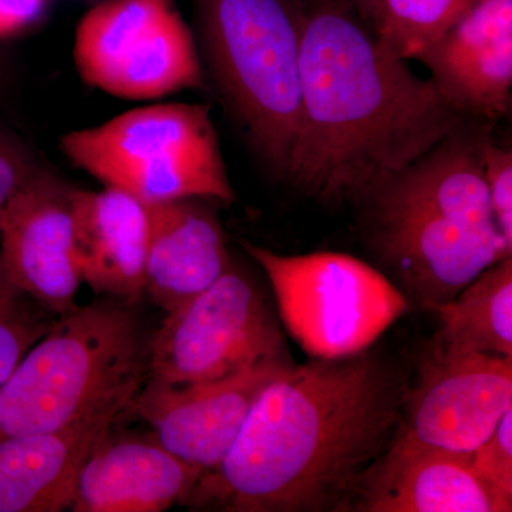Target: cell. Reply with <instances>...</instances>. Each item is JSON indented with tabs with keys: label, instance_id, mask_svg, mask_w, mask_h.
<instances>
[{
	"label": "cell",
	"instance_id": "6da1fadb",
	"mask_svg": "<svg viewBox=\"0 0 512 512\" xmlns=\"http://www.w3.org/2000/svg\"><path fill=\"white\" fill-rule=\"evenodd\" d=\"M402 386L370 350L288 365L255 400L237 439L183 505L228 512L345 511L383 453Z\"/></svg>",
	"mask_w": 512,
	"mask_h": 512
},
{
	"label": "cell",
	"instance_id": "7a4b0ae2",
	"mask_svg": "<svg viewBox=\"0 0 512 512\" xmlns=\"http://www.w3.org/2000/svg\"><path fill=\"white\" fill-rule=\"evenodd\" d=\"M301 101V133L285 175L322 201L369 200L464 117L338 0L305 13Z\"/></svg>",
	"mask_w": 512,
	"mask_h": 512
},
{
	"label": "cell",
	"instance_id": "3957f363",
	"mask_svg": "<svg viewBox=\"0 0 512 512\" xmlns=\"http://www.w3.org/2000/svg\"><path fill=\"white\" fill-rule=\"evenodd\" d=\"M131 305L97 296L56 319L0 383V441L133 403L148 343Z\"/></svg>",
	"mask_w": 512,
	"mask_h": 512
},
{
	"label": "cell",
	"instance_id": "277c9868",
	"mask_svg": "<svg viewBox=\"0 0 512 512\" xmlns=\"http://www.w3.org/2000/svg\"><path fill=\"white\" fill-rule=\"evenodd\" d=\"M212 77L269 167L285 175L302 123L299 0H195Z\"/></svg>",
	"mask_w": 512,
	"mask_h": 512
},
{
	"label": "cell",
	"instance_id": "5b68a950",
	"mask_svg": "<svg viewBox=\"0 0 512 512\" xmlns=\"http://www.w3.org/2000/svg\"><path fill=\"white\" fill-rule=\"evenodd\" d=\"M76 167L144 204L184 198L235 201L220 141L204 104L138 107L60 140Z\"/></svg>",
	"mask_w": 512,
	"mask_h": 512
},
{
	"label": "cell",
	"instance_id": "8992f818",
	"mask_svg": "<svg viewBox=\"0 0 512 512\" xmlns=\"http://www.w3.org/2000/svg\"><path fill=\"white\" fill-rule=\"evenodd\" d=\"M244 248L268 276L286 329L311 357L363 352L409 309L389 279L353 256H286L249 242Z\"/></svg>",
	"mask_w": 512,
	"mask_h": 512
},
{
	"label": "cell",
	"instance_id": "52a82bcc",
	"mask_svg": "<svg viewBox=\"0 0 512 512\" xmlns=\"http://www.w3.org/2000/svg\"><path fill=\"white\" fill-rule=\"evenodd\" d=\"M74 63L92 87L156 100L204 84L194 36L173 0H107L76 29Z\"/></svg>",
	"mask_w": 512,
	"mask_h": 512
},
{
	"label": "cell",
	"instance_id": "ba28073f",
	"mask_svg": "<svg viewBox=\"0 0 512 512\" xmlns=\"http://www.w3.org/2000/svg\"><path fill=\"white\" fill-rule=\"evenodd\" d=\"M269 359H291L258 285L229 266L207 291L167 313L148 343L150 382H215Z\"/></svg>",
	"mask_w": 512,
	"mask_h": 512
},
{
	"label": "cell",
	"instance_id": "9c48e42d",
	"mask_svg": "<svg viewBox=\"0 0 512 512\" xmlns=\"http://www.w3.org/2000/svg\"><path fill=\"white\" fill-rule=\"evenodd\" d=\"M403 402L396 436L470 457L512 409V357L458 352L436 339Z\"/></svg>",
	"mask_w": 512,
	"mask_h": 512
},
{
	"label": "cell",
	"instance_id": "30bf717a",
	"mask_svg": "<svg viewBox=\"0 0 512 512\" xmlns=\"http://www.w3.org/2000/svg\"><path fill=\"white\" fill-rule=\"evenodd\" d=\"M72 191L40 168L0 208V254L20 288L56 316L76 308L82 285Z\"/></svg>",
	"mask_w": 512,
	"mask_h": 512
},
{
	"label": "cell",
	"instance_id": "8fae6325",
	"mask_svg": "<svg viewBox=\"0 0 512 512\" xmlns=\"http://www.w3.org/2000/svg\"><path fill=\"white\" fill-rule=\"evenodd\" d=\"M291 363L269 359L237 375L192 386L148 380L133 404L161 446L205 473L227 456L259 393Z\"/></svg>",
	"mask_w": 512,
	"mask_h": 512
},
{
	"label": "cell",
	"instance_id": "7c38bea8",
	"mask_svg": "<svg viewBox=\"0 0 512 512\" xmlns=\"http://www.w3.org/2000/svg\"><path fill=\"white\" fill-rule=\"evenodd\" d=\"M375 211L380 254L424 308L456 298L485 269L512 255L500 232L480 231L426 211Z\"/></svg>",
	"mask_w": 512,
	"mask_h": 512
},
{
	"label": "cell",
	"instance_id": "4fadbf2b",
	"mask_svg": "<svg viewBox=\"0 0 512 512\" xmlns=\"http://www.w3.org/2000/svg\"><path fill=\"white\" fill-rule=\"evenodd\" d=\"M345 511L510 512L476 476L470 457L420 446L394 434L363 471Z\"/></svg>",
	"mask_w": 512,
	"mask_h": 512
},
{
	"label": "cell",
	"instance_id": "5bb4252c",
	"mask_svg": "<svg viewBox=\"0 0 512 512\" xmlns=\"http://www.w3.org/2000/svg\"><path fill=\"white\" fill-rule=\"evenodd\" d=\"M463 116L497 119L512 87V0H480L416 57Z\"/></svg>",
	"mask_w": 512,
	"mask_h": 512
},
{
	"label": "cell",
	"instance_id": "9a60e30c",
	"mask_svg": "<svg viewBox=\"0 0 512 512\" xmlns=\"http://www.w3.org/2000/svg\"><path fill=\"white\" fill-rule=\"evenodd\" d=\"M110 430L87 457L70 510L161 512L184 504L204 471L174 456L156 437H111Z\"/></svg>",
	"mask_w": 512,
	"mask_h": 512
},
{
	"label": "cell",
	"instance_id": "2e32d148",
	"mask_svg": "<svg viewBox=\"0 0 512 512\" xmlns=\"http://www.w3.org/2000/svg\"><path fill=\"white\" fill-rule=\"evenodd\" d=\"M200 200L146 204V293L167 313L207 291L231 266L220 221Z\"/></svg>",
	"mask_w": 512,
	"mask_h": 512
},
{
	"label": "cell",
	"instance_id": "e0dca14e",
	"mask_svg": "<svg viewBox=\"0 0 512 512\" xmlns=\"http://www.w3.org/2000/svg\"><path fill=\"white\" fill-rule=\"evenodd\" d=\"M74 251L97 296L134 303L146 293L147 205L127 192L73 188Z\"/></svg>",
	"mask_w": 512,
	"mask_h": 512
},
{
	"label": "cell",
	"instance_id": "ac0fdd59",
	"mask_svg": "<svg viewBox=\"0 0 512 512\" xmlns=\"http://www.w3.org/2000/svg\"><path fill=\"white\" fill-rule=\"evenodd\" d=\"M124 410L114 407L62 429L0 441V512L70 508L87 457Z\"/></svg>",
	"mask_w": 512,
	"mask_h": 512
},
{
	"label": "cell",
	"instance_id": "d6986e66",
	"mask_svg": "<svg viewBox=\"0 0 512 512\" xmlns=\"http://www.w3.org/2000/svg\"><path fill=\"white\" fill-rule=\"evenodd\" d=\"M460 128L380 185L367 201L375 208L426 211L480 231L500 232L485 183L483 140L461 136Z\"/></svg>",
	"mask_w": 512,
	"mask_h": 512
},
{
	"label": "cell",
	"instance_id": "ffe728a7",
	"mask_svg": "<svg viewBox=\"0 0 512 512\" xmlns=\"http://www.w3.org/2000/svg\"><path fill=\"white\" fill-rule=\"evenodd\" d=\"M439 318L440 343L458 352L512 357V258L468 284L456 298L426 306Z\"/></svg>",
	"mask_w": 512,
	"mask_h": 512
},
{
	"label": "cell",
	"instance_id": "44dd1931",
	"mask_svg": "<svg viewBox=\"0 0 512 512\" xmlns=\"http://www.w3.org/2000/svg\"><path fill=\"white\" fill-rule=\"evenodd\" d=\"M480 0H379L373 32L400 59L417 56L439 40Z\"/></svg>",
	"mask_w": 512,
	"mask_h": 512
},
{
	"label": "cell",
	"instance_id": "7402d4cb",
	"mask_svg": "<svg viewBox=\"0 0 512 512\" xmlns=\"http://www.w3.org/2000/svg\"><path fill=\"white\" fill-rule=\"evenodd\" d=\"M57 318L20 288L0 254V383L45 338Z\"/></svg>",
	"mask_w": 512,
	"mask_h": 512
},
{
	"label": "cell",
	"instance_id": "603a6c76",
	"mask_svg": "<svg viewBox=\"0 0 512 512\" xmlns=\"http://www.w3.org/2000/svg\"><path fill=\"white\" fill-rule=\"evenodd\" d=\"M470 464L491 493L512 510V409L471 454Z\"/></svg>",
	"mask_w": 512,
	"mask_h": 512
},
{
	"label": "cell",
	"instance_id": "cb8c5ba5",
	"mask_svg": "<svg viewBox=\"0 0 512 512\" xmlns=\"http://www.w3.org/2000/svg\"><path fill=\"white\" fill-rule=\"evenodd\" d=\"M481 160L495 225L512 248V151L483 140Z\"/></svg>",
	"mask_w": 512,
	"mask_h": 512
},
{
	"label": "cell",
	"instance_id": "d4e9b609",
	"mask_svg": "<svg viewBox=\"0 0 512 512\" xmlns=\"http://www.w3.org/2000/svg\"><path fill=\"white\" fill-rule=\"evenodd\" d=\"M39 170L28 148L0 131V208Z\"/></svg>",
	"mask_w": 512,
	"mask_h": 512
},
{
	"label": "cell",
	"instance_id": "484cf974",
	"mask_svg": "<svg viewBox=\"0 0 512 512\" xmlns=\"http://www.w3.org/2000/svg\"><path fill=\"white\" fill-rule=\"evenodd\" d=\"M46 0H0V39L15 36L36 22Z\"/></svg>",
	"mask_w": 512,
	"mask_h": 512
},
{
	"label": "cell",
	"instance_id": "4316f807",
	"mask_svg": "<svg viewBox=\"0 0 512 512\" xmlns=\"http://www.w3.org/2000/svg\"><path fill=\"white\" fill-rule=\"evenodd\" d=\"M352 2L355 3L356 9L359 10L362 18L372 20L379 0H352Z\"/></svg>",
	"mask_w": 512,
	"mask_h": 512
},
{
	"label": "cell",
	"instance_id": "83f0119b",
	"mask_svg": "<svg viewBox=\"0 0 512 512\" xmlns=\"http://www.w3.org/2000/svg\"><path fill=\"white\" fill-rule=\"evenodd\" d=\"M8 63H6L5 57L0 53V94L3 92V87L8 83Z\"/></svg>",
	"mask_w": 512,
	"mask_h": 512
}]
</instances>
